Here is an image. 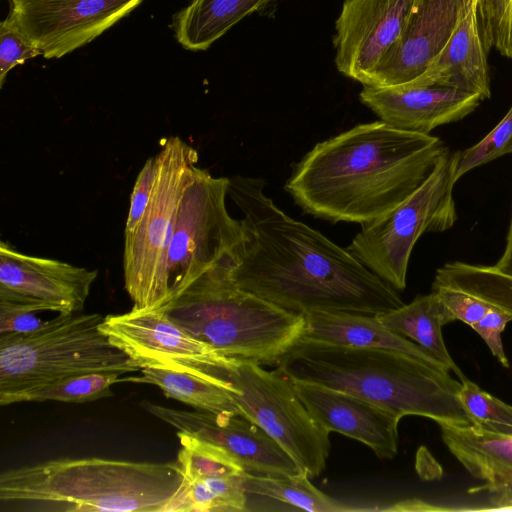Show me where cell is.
Returning <instances> with one entry per match:
<instances>
[{"instance_id":"ba28073f","label":"cell","mask_w":512,"mask_h":512,"mask_svg":"<svg viewBox=\"0 0 512 512\" xmlns=\"http://www.w3.org/2000/svg\"><path fill=\"white\" fill-rule=\"evenodd\" d=\"M456 152L448 147L426 180L393 210L361 225L346 249L397 291L406 287L408 263L417 240L450 229L456 219L453 197Z\"/></svg>"},{"instance_id":"7c38bea8","label":"cell","mask_w":512,"mask_h":512,"mask_svg":"<svg viewBox=\"0 0 512 512\" xmlns=\"http://www.w3.org/2000/svg\"><path fill=\"white\" fill-rule=\"evenodd\" d=\"M10 1V15L50 59L91 42L142 0Z\"/></svg>"},{"instance_id":"cb8c5ba5","label":"cell","mask_w":512,"mask_h":512,"mask_svg":"<svg viewBox=\"0 0 512 512\" xmlns=\"http://www.w3.org/2000/svg\"><path fill=\"white\" fill-rule=\"evenodd\" d=\"M274 0H192L175 17L178 42L192 51L206 50L245 16Z\"/></svg>"},{"instance_id":"d6986e66","label":"cell","mask_w":512,"mask_h":512,"mask_svg":"<svg viewBox=\"0 0 512 512\" xmlns=\"http://www.w3.org/2000/svg\"><path fill=\"white\" fill-rule=\"evenodd\" d=\"M443 442L483 484L469 493L488 495L491 509L512 510V435L488 431L473 424H439Z\"/></svg>"},{"instance_id":"7402d4cb","label":"cell","mask_w":512,"mask_h":512,"mask_svg":"<svg viewBox=\"0 0 512 512\" xmlns=\"http://www.w3.org/2000/svg\"><path fill=\"white\" fill-rule=\"evenodd\" d=\"M376 316L385 326L412 340L440 361L460 382L468 379L445 346L442 326L454 320L435 291L417 295L409 304Z\"/></svg>"},{"instance_id":"f546056e","label":"cell","mask_w":512,"mask_h":512,"mask_svg":"<svg viewBox=\"0 0 512 512\" xmlns=\"http://www.w3.org/2000/svg\"><path fill=\"white\" fill-rule=\"evenodd\" d=\"M461 383L459 397L472 424L488 431L512 435V406L469 379Z\"/></svg>"},{"instance_id":"30bf717a","label":"cell","mask_w":512,"mask_h":512,"mask_svg":"<svg viewBox=\"0 0 512 512\" xmlns=\"http://www.w3.org/2000/svg\"><path fill=\"white\" fill-rule=\"evenodd\" d=\"M229 178L201 169L187 188L167 249L166 305L219 264L240 243L241 221L226 207Z\"/></svg>"},{"instance_id":"d4e9b609","label":"cell","mask_w":512,"mask_h":512,"mask_svg":"<svg viewBox=\"0 0 512 512\" xmlns=\"http://www.w3.org/2000/svg\"><path fill=\"white\" fill-rule=\"evenodd\" d=\"M243 475L205 478L182 483L162 512L247 511Z\"/></svg>"},{"instance_id":"f35d334b","label":"cell","mask_w":512,"mask_h":512,"mask_svg":"<svg viewBox=\"0 0 512 512\" xmlns=\"http://www.w3.org/2000/svg\"><path fill=\"white\" fill-rule=\"evenodd\" d=\"M493 266L500 273L512 277V213L506 236L505 248L501 257Z\"/></svg>"},{"instance_id":"2e32d148","label":"cell","mask_w":512,"mask_h":512,"mask_svg":"<svg viewBox=\"0 0 512 512\" xmlns=\"http://www.w3.org/2000/svg\"><path fill=\"white\" fill-rule=\"evenodd\" d=\"M484 99L478 93L435 83L363 86L360 92L361 102L381 121L422 134H430L438 126L465 118Z\"/></svg>"},{"instance_id":"4dcf8cb0","label":"cell","mask_w":512,"mask_h":512,"mask_svg":"<svg viewBox=\"0 0 512 512\" xmlns=\"http://www.w3.org/2000/svg\"><path fill=\"white\" fill-rule=\"evenodd\" d=\"M509 153H512V106L501 121L479 142L456 151V181L470 170Z\"/></svg>"},{"instance_id":"8fae6325","label":"cell","mask_w":512,"mask_h":512,"mask_svg":"<svg viewBox=\"0 0 512 512\" xmlns=\"http://www.w3.org/2000/svg\"><path fill=\"white\" fill-rule=\"evenodd\" d=\"M109 341L140 368L164 367L205 373L231 361L191 336L163 310H137L107 315L99 325Z\"/></svg>"},{"instance_id":"ac0fdd59","label":"cell","mask_w":512,"mask_h":512,"mask_svg":"<svg viewBox=\"0 0 512 512\" xmlns=\"http://www.w3.org/2000/svg\"><path fill=\"white\" fill-rule=\"evenodd\" d=\"M292 383L310 414L329 433L337 432L367 445L380 459L396 456L400 419L395 415L341 390L315 383Z\"/></svg>"},{"instance_id":"484cf974","label":"cell","mask_w":512,"mask_h":512,"mask_svg":"<svg viewBox=\"0 0 512 512\" xmlns=\"http://www.w3.org/2000/svg\"><path fill=\"white\" fill-rule=\"evenodd\" d=\"M244 487L248 494L264 496L310 512L363 511L349 506L317 489L309 475L301 471L296 475L262 476L245 472Z\"/></svg>"},{"instance_id":"9c48e42d","label":"cell","mask_w":512,"mask_h":512,"mask_svg":"<svg viewBox=\"0 0 512 512\" xmlns=\"http://www.w3.org/2000/svg\"><path fill=\"white\" fill-rule=\"evenodd\" d=\"M209 374L226 380L242 415L260 426L309 477L318 476L329 456V432L310 414L292 381L278 368L231 361Z\"/></svg>"},{"instance_id":"4fadbf2b","label":"cell","mask_w":512,"mask_h":512,"mask_svg":"<svg viewBox=\"0 0 512 512\" xmlns=\"http://www.w3.org/2000/svg\"><path fill=\"white\" fill-rule=\"evenodd\" d=\"M421 0H345L336 21L335 63L366 85L382 59L400 41Z\"/></svg>"},{"instance_id":"d590c367","label":"cell","mask_w":512,"mask_h":512,"mask_svg":"<svg viewBox=\"0 0 512 512\" xmlns=\"http://www.w3.org/2000/svg\"><path fill=\"white\" fill-rule=\"evenodd\" d=\"M510 321H512V315L494 306L480 320L470 326L485 341L493 356L505 368L509 367V362L504 351L501 334Z\"/></svg>"},{"instance_id":"74e56055","label":"cell","mask_w":512,"mask_h":512,"mask_svg":"<svg viewBox=\"0 0 512 512\" xmlns=\"http://www.w3.org/2000/svg\"><path fill=\"white\" fill-rule=\"evenodd\" d=\"M495 48L504 56L512 59V0L503 17Z\"/></svg>"},{"instance_id":"3957f363","label":"cell","mask_w":512,"mask_h":512,"mask_svg":"<svg viewBox=\"0 0 512 512\" xmlns=\"http://www.w3.org/2000/svg\"><path fill=\"white\" fill-rule=\"evenodd\" d=\"M277 368L292 381L350 393L399 419L415 415L438 424H472L459 397L462 383L406 353L300 338Z\"/></svg>"},{"instance_id":"277c9868","label":"cell","mask_w":512,"mask_h":512,"mask_svg":"<svg viewBox=\"0 0 512 512\" xmlns=\"http://www.w3.org/2000/svg\"><path fill=\"white\" fill-rule=\"evenodd\" d=\"M182 480L178 462L50 460L1 473L0 511L162 512Z\"/></svg>"},{"instance_id":"836d02e7","label":"cell","mask_w":512,"mask_h":512,"mask_svg":"<svg viewBox=\"0 0 512 512\" xmlns=\"http://www.w3.org/2000/svg\"><path fill=\"white\" fill-rule=\"evenodd\" d=\"M453 320L469 326L480 320L494 306L474 295L451 287H433Z\"/></svg>"},{"instance_id":"d6a6232c","label":"cell","mask_w":512,"mask_h":512,"mask_svg":"<svg viewBox=\"0 0 512 512\" xmlns=\"http://www.w3.org/2000/svg\"><path fill=\"white\" fill-rule=\"evenodd\" d=\"M49 311L55 312L45 304L0 299V335L40 330L52 319L43 320L37 314Z\"/></svg>"},{"instance_id":"5b68a950","label":"cell","mask_w":512,"mask_h":512,"mask_svg":"<svg viewBox=\"0 0 512 512\" xmlns=\"http://www.w3.org/2000/svg\"><path fill=\"white\" fill-rule=\"evenodd\" d=\"M223 260L161 310L225 358L277 365L301 338L304 316L236 286Z\"/></svg>"},{"instance_id":"52a82bcc","label":"cell","mask_w":512,"mask_h":512,"mask_svg":"<svg viewBox=\"0 0 512 512\" xmlns=\"http://www.w3.org/2000/svg\"><path fill=\"white\" fill-rule=\"evenodd\" d=\"M155 158L157 175L150 201L135 229L125 235L124 286L137 310L166 306L167 249L184 194L202 169L197 151L178 136L164 139Z\"/></svg>"},{"instance_id":"603a6c76","label":"cell","mask_w":512,"mask_h":512,"mask_svg":"<svg viewBox=\"0 0 512 512\" xmlns=\"http://www.w3.org/2000/svg\"><path fill=\"white\" fill-rule=\"evenodd\" d=\"M140 371V376L125 377L120 382L155 385L167 398L193 406L199 411L241 414L228 392V382L222 378L207 372L195 373L164 367H145Z\"/></svg>"},{"instance_id":"7a4b0ae2","label":"cell","mask_w":512,"mask_h":512,"mask_svg":"<svg viewBox=\"0 0 512 512\" xmlns=\"http://www.w3.org/2000/svg\"><path fill=\"white\" fill-rule=\"evenodd\" d=\"M446 148L436 136L381 120L359 124L316 144L284 189L314 217L362 225L405 201Z\"/></svg>"},{"instance_id":"44dd1931","label":"cell","mask_w":512,"mask_h":512,"mask_svg":"<svg viewBox=\"0 0 512 512\" xmlns=\"http://www.w3.org/2000/svg\"><path fill=\"white\" fill-rule=\"evenodd\" d=\"M303 316L305 324L301 338L344 346L398 351L449 371L418 344L385 326L376 315L315 311Z\"/></svg>"},{"instance_id":"e575fe53","label":"cell","mask_w":512,"mask_h":512,"mask_svg":"<svg viewBox=\"0 0 512 512\" xmlns=\"http://www.w3.org/2000/svg\"><path fill=\"white\" fill-rule=\"evenodd\" d=\"M156 175V158L149 157L140 170L131 193L125 235L131 233L142 218L154 189Z\"/></svg>"},{"instance_id":"9a60e30c","label":"cell","mask_w":512,"mask_h":512,"mask_svg":"<svg viewBox=\"0 0 512 512\" xmlns=\"http://www.w3.org/2000/svg\"><path fill=\"white\" fill-rule=\"evenodd\" d=\"M96 270L30 256L0 242V299L45 304L58 314L83 310Z\"/></svg>"},{"instance_id":"8d00e7d4","label":"cell","mask_w":512,"mask_h":512,"mask_svg":"<svg viewBox=\"0 0 512 512\" xmlns=\"http://www.w3.org/2000/svg\"><path fill=\"white\" fill-rule=\"evenodd\" d=\"M509 0H477V19L485 50L495 47Z\"/></svg>"},{"instance_id":"6da1fadb","label":"cell","mask_w":512,"mask_h":512,"mask_svg":"<svg viewBox=\"0 0 512 512\" xmlns=\"http://www.w3.org/2000/svg\"><path fill=\"white\" fill-rule=\"evenodd\" d=\"M261 179L229 178L243 236L223 260L239 288L297 315L343 311L377 315L404 303L388 285L319 231L295 220L264 192Z\"/></svg>"},{"instance_id":"83f0119b","label":"cell","mask_w":512,"mask_h":512,"mask_svg":"<svg viewBox=\"0 0 512 512\" xmlns=\"http://www.w3.org/2000/svg\"><path fill=\"white\" fill-rule=\"evenodd\" d=\"M118 372H93L70 376L23 390L0 399L1 406L20 402H92L113 395L111 387L120 382Z\"/></svg>"},{"instance_id":"5bb4252c","label":"cell","mask_w":512,"mask_h":512,"mask_svg":"<svg viewBox=\"0 0 512 512\" xmlns=\"http://www.w3.org/2000/svg\"><path fill=\"white\" fill-rule=\"evenodd\" d=\"M141 406L178 431L217 444L229 451L250 474L296 475L293 458L260 426L242 414L185 411L143 401Z\"/></svg>"},{"instance_id":"e0dca14e","label":"cell","mask_w":512,"mask_h":512,"mask_svg":"<svg viewBox=\"0 0 512 512\" xmlns=\"http://www.w3.org/2000/svg\"><path fill=\"white\" fill-rule=\"evenodd\" d=\"M474 1L421 0L402 38L382 59L364 86L402 85L420 76Z\"/></svg>"},{"instance_id":"8992f818","label":"cell","mask_w":512,"mask_h":512,"mask_svg":"<svg viewBox=\"0 0 512 512\" xmlns=\"http://www.w3.org/2000/svg\"><path fill=\"white\" fill-rule=\"evenodd\" d=\"M101 314H58L44 328L0 335V399L93 372L139 371L99 329Z\"/></svg>"},{"instance_id":"4316f807","label":"cell","mask_w":512,"mask_h":512,"mask_svg":"<svg viewBox=\"0 0 512 512\" xmlns=\"http://www.w3.org/2000/svg\"><path fill=\"white\" fill-rule=\"evenodd\" d=\"M439 286L462 290L512 315V277L494 266L446 263L435 274L432 288Z\"/></svg>"},{"instance_id":"1f68e13d","label":"cell","mask_w":512,"mask_h":512,"mask_svg":"<svg viewBox=\"0 0 512 512\" xmlns=\"http://www.w3.org/2000/svg\"><path fill=\"white\" fill-rule=\"evenodd\" d=\"M38 55L42 53L36 43L9 14L0 24V86L15 66Z\"/></svg>"},{"instance_id":"ffe728a7","label":"cell","mask_w":512,"mask_h":512,"mask_svg":"<svg viewBox=\"0 0 512 512\" xmlns=\"http://www.w3.org/2000/svg\"><path fill=\"white\" fill-rule=\"evenodd\" d=\"M476 5L475 0L425 71L410 82L447 85L485 99L490 97L487 51L480 36Z\"/></svg>"},{"instance_id":"f1b7e54d","label":"cell","mask_w":512,"mask_h":512,"mask_svg":"<svg viewBox=\"0 0 512 512\" xmlns=\"http://www.w3.org/2000/svg\"><path fill=\"white\" fill-rule=\"evenodd\" d=\"M177 436L181 445L177 462L183 479L195 481L240 476L246 472L242 464L225 448L185 432L179 431Z\"/></svg>"}]
</instances>
